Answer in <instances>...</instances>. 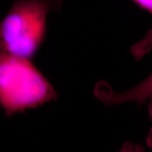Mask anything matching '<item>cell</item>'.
<instances>
[{"mask_svg": "<svg viewBox=\"0 0 152 152\" xmlns=\"http://www.w3.org/2000/svg\"><path fill=\"white\" fill-rule=\"evenodd\" d=\"M137 4L152 13V0H133Z\"/></svg>", "mask_w": 152, "mask_h": 152, "instance_id": "7", "label": "cell"}, {"mask_svg": "<svg viewBox=\"0 0 152 152\" xmlns=\"http://www.w3.org/2000/svg\"><path fill=\"white\" fill-rule=\"evenodd\" d=\"M57 97L55 89L30 59L0 52V106L7 116Z\"/></svg>", "mask_w": 152, "mask_h": 152, "instance_id": "1", "label": "cell"}, {"mask_svg": "<svg viewBox=\"0 0 152 152\" xmlns=\"http://www.w3.org/2000/svg\"><path fill=\"white\" fill-rule=\"evenodd\" d=\"M148 114H149L150 121L152 122V99L149 100V104H148ZM147 144L148 147L150 148L152 151V125L151 128H150L149 133H148L147 137Z\"/></svg>", "mask_w": 152, "mask_h": 152, "instance_id": "6", "label": "cell"}, {"mask_svg": "<svg viewBox=\"0 0 152 152\" xmlns=\"http://www.w3.org/2000/svg\"><path fill=\"white\" fill-rule=\"evenodd\" d=\"M94 94L107 106L126 102H138L142 104L146 101L152 99V73L140 84L122 92H114L106 82H99L94 87Z\"/></svg>", "mask_w": 152, "mask_h": 152, "instance_id": "3", "label": "cell"}, {"mask_svg": "<svg viewBox=\"0 0 152 152\" xmlns=\"http://www.w3.org/2000/svg\"><path fill=\"white\" fill-rule=\"evenodd\" d=\"M119 152H145V151L142 146L134 145L130 142H126L122 146Z\"/></svg>", "mask_w": 152, "mask_h": 152, "instance_id": "5", "label": "cell"}, {"mask_svg": "<svg viewBox=\"0 0 152 152\" xmlns=\"http://www.w3.org/2000/svg\"><path fill=\"white\" fill-rule=\"evenodd\" d=\"M61 4L62 0H14L0 20V52L30 59L45 38L47 15Z\"/></svg>", "mask_w": 152, "mask_h": 152, "instance_id": "2", "label": "cell"}, {"mask_svg": "<svg viewBox=\"0 0 152 152\" xmlns=\"http://www.w3.org/2000/svg\"><path fill=\"white\" fill-rule=\"evenodd\" d=\"M152 49V28L140 41L132 45L130 49L132 56L136 60H140Z\"/></svg>", "mask_w": 152, "mask_h": 152, "instance_id": "4", "label": "cell"}]
</instances>
